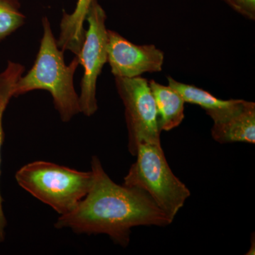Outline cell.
I'll use <instances>...</instances> for the list:
<instances>
[{
	"instance_id": "obj_1",
	"label": "cell",
	"mask_w": 255,
	"mask_h": 255,
	"mask_svg": "<svg viewBox=\"0 0 255 255\" xmlns=\"http://www.w3.org/2000/svg\"><path fill=\"white\" fill-rule=\"evenodd\" d=\"M93 181L87 195L68 214L57 219L54 227L77 234L107 235L127 248L131 229L137 226L165 227L172 221L147 194L112 180L97 156H92Z\"/></svg>"
},
{
	"instance_id": "obj_2",
	"label": "cell",
	"mask_w": 255,
	"mask_h": 255,
	"mask_svg": "<svg viewBox=\"0 0 255 255\" xmlns=\"http://www.w3.org/2000/svg\"><path fill=\"white\" fill-rule=\"evenodd\" d=\"M42 25L43 34L36 60L28 73L16 82L14 97L33 90H47L53 97L62 122L66 123L80 113L79 95L73 80L80 60L75 55L70 65H66L64 52L57 44L48 18H42Z\"/></svg>"
},
{
	"instance_id": "obj_3",
	"label": "cell",
	"mask_w": 255,
	"mask_h": 255,
	"mask_svg": "<svg viewBox=\"0 0 255 255\" xmlns=\"http://www.w3.org/2000/svg\"><path fill=\"white\" fill-rule=\"evenodd\" d=\"M15 179L23 189L62 216L73 211L87 195L93 174L91 170L83 172L40 160L18 169Z\"/></svg>"
},
{
	"instance_id": "obj_4",
	"label": "cell",
	"mask_w": 255,
	"mask_h": 255,
	"mask_svg": "<svg viewBox=\"0 0 255 255\" xmlns=\"http://www.w3.org/2000/svg\"><path fill=\"white\" fill-rule=\"evenodd\" d=\"M135 157L124 185L145 191L173 222L191 196L190 191L172 172L161 145L141 144Z\"/></svg>"
},
{
	"instance_id": "obj_5",
	"label": "cell",
	"mask_w": 255,
	"mask_h": 255,
	"mask_svg": "<svg viewBox=\"0 0 255 255\" xmlns=\"http://www.w3.org/2000/svg\"><path fill=\"white\" fill-rule=\"evenodd\" d=\"M115 84L125 107L129 152L135 156L143 143L161 145L157 109L148 80L141 76L115 77Z\"/></svg>"
},
{
	"instance_id": "obj_6",
	"label": "cell",
	"mask_w": 255,
	"mask_h": 255,
	"mask_svg": "<svg viewBox=\"0 0 255 255\" xmlns=\"http://www.w3.org/2000/svg\"><path fill=\"white\" fill-rule=\"evenodd\" d=\"M106 20L107 14L105 10L98 0H93L87 14L88 29L78 55L80 65L84 68L79 95L80 113L87 117H92L98 110L96 97L97 82L102 68L107 63Z\"/></svg>"
},
{
	"instance_id": "obj_7",
	"label": "cell",
	"mask_w": 255,
	"mask_h": 255,
	"mask_svg": "<svg viewBox=\"0 0 255 255\" xmlns=\"http://www.w3.org/2000/svg\"><path fill=\"white\" fill-rule=\"evenodd\" d=\"M164 55L155 45L134 44L107 29V62L114 77L133 78L162 70Z\"/></svg>"
},
{
	"instance_id": "obj_8",
	"label": "cell",
	"mask_w": 255,
	"mask_h": 255,
	"mask_svg": "<svg viewBox=\"0 0 255 255\" xmlns=\"http://www.w3.org/2000/svg\"><path fill=\"white\" fill-rule=\"evenodd\" d=\"M206 113L214 122L211 135L216 142L255 143V102L233 100L226 108Z\"/></svg>"
},
{
	"instance_id": "obj_9",
	"label": "cell",
	"mask_w": 255,
	"mask_h": 255,
	"mask_svg": "<svg viewBox=\"0 0 255 255\" xmlns=\"http://www.w3.org/2000/svg\"><path fill=\"white\" fill-rule=\"evenodd\" d=\"M151 92L155 100L160 131H169L179 127L184 117V102L172 87L151 80Z\"/></svg>"
},
{
	"instance_id": "obj_10",
	"label": "cell",
	"mask_w": 255,
	"mask_h": 255,
	"mask_svg": "<svg viewBox=\"0 0 255 255\" xmlns=\"http://www.w3.org/2000/svg\"><path fill=\"white\" fill-rule=\"evenodd\" d=\"M92 1L78 0L72 14L63 11L60 25V36L57 40V44L62 51L69 50L77 56L80 53L86 33L84 24Z\"/></svg>"
},
{
	"instance_id": "obj_11",
	"label": "cell",
	"mask_w": 255,
	"mask_h": 255,
	"mask_svg": "<svg viewBox=\"0 0 255 255\" xmlns=\"http://www.w3.org/2000/svg\"><path fill=\"white\" fill-rule=\"evenodd\" d=\"M167 79L169 86L175 90L184 102L199 106L206 112L221 110L232 104L233 100H220L203 89L178 82L170 76H167Z\"/></svg>"
},
{
	"instance_id": "obj_12",
	"label": "cell",
	"mask_w": 255,
	"mask_h": 255,
	"mask_svg": "<svg viewBox=\"0 0 255 255\" xmlns=\"http://www.w3.org/2000/svg\"><path fill=\"white\" fill-rule=\"evenodd\" d=\"M25 19L18 0H0V41L22 26Z\"/></svg>"
},
{
	"instance_id": "obj_13",
	"label": "cell",
	"mask_w": 255,
	"mask_h": 255,
	"mask_svg": "<svg viewBox=\"0 0 255 255\" xmlns=\"http://www.w3.org/2000/svg\"><path fill=\"white\" fill-rule=\"evenodd\" d=\"M7 105L4 102H0V177H1V147L4 139V128H3V116ZM7 226V221L3 210V199L0 191V243L5 240V229Z\"/></svg>"
},
{
	"instance_id": "obj_14",
	"label": "cell",
	"mask_w": 255,
	"mask_h": 255,
	"mask_svg": "<svg viewBox=\"0 0 255 255\" xmlns=\"http://www.w3.org/2000/svg\"><path fill=\"white\" fill-rule=\"evenodd\" d=\"M235 11L247 19L255 20V0H223Z\"/></svg>"
}]
</instances>
